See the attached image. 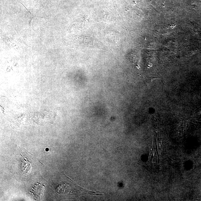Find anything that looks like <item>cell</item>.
Here are the masks:
<instances>
[{
	"mask_svg": "<svg viewBox=\"0 0 201 201\" xmlns=\"http://www.w3.org/2000/svg\"><path fill=\"white\" fill-rule=\"evenodd\" d=\"M44 187V186L43 184L38 182L35 187H33V191L31 193H33V194L34 195V196L35 195V196H36L37 195L38 197H40V195H41L43 193Z\"/></svg>",
	"mask_w": 201,
	"mask_h": 201,
	"instance_id": "obj_1",
	"label": "cell"
}]
</instances>
